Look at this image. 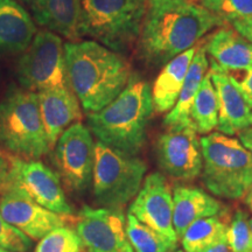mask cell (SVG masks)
<instances>
[{"mask_svg":"<svg viewBox=\"0 0 252 252\" xmlns=\"http://www.w3.org/2000/svg\"><path fill=\"white\" fill-rule=\"evenodd\" d=\"M225 25L222 19L190 0H166L147 9L138 39L140 55L149 65L163 67L196 46L208 32Z\"/></svg>","mask_w":252,"mask_h":252,"instance_id":"6da1fadb","label":"cell"},{"mask_svg":"<svg viewBox=\"0 0 252 252\" xmlns=\"http://www.w3.org/2000/svg\"><path fill=\"white\" fill-rule=\"evenodd\" d=\"M65 68L70 89L87 112H97L127 86L132 70L121 53L94 40L64 45Z\"/></svg>","mask_w":252,"mask_h":252,"instance_id":"7a4b0ae2","label":"cell"},{"mask_svg":"<svg viewBox=\"0 0 252 252\" xmlns=\"http://www.w3.org/2000/svg\"><path fill=\"white\" fill-rule=\"evenodd\" d=\"M153 111L152 88L139 75L132 74L111 103L88 115V128L100 143L135 156L146 143Z\"/></svg>","mask_w":252,"mask_h":252,"instance_id":"3957f363","label":"cell"},{"mask_svg":"<svg viewBox=\"0 0 252 252\" xmlns=\"http://www.w3.org/2000/svg\"><path fill=\"white\" fill-rule=\"evenodd\" d=\"M149 5V0H82L80 36L127 52L138 42Z\"/></svg>","mask_w":252,"mask_h":252,"instance_id":"277c9868","label":"cell"},{"mask_svg":"<svg viewBox=\"0 0 252 252\" xmlns=\"http://www.w3.org/2000/svg\"><path fill=\"white\" fill-rule=\"evenodd\" d=\"M0 145L25 160L49 153L50 145L41 117L37 94L12 88L0 100Z\"/></svg>","mask_w":252,"mask_h":252,"instance_id":"5b68a950","label":"cell"},{"mask_svg":"<svg viewBox=\"0 0 252 252\" xmlns=\"http://www.w3.org/2000/svg\"><path fill=\"white\" fill-rule=\"evenodd\" d=\"M203 167L202 181L216 196L238 200L252 184V157L241 141L220 132L200 139Z\"/></svg>","mask_w":252,"mask_h":252,"instance_id":"8992f818","label":"cell"},{"mask_svg":"<svg viewBox=\"0 0 252 252\" xmlns=\"http://www.w3.org/2000/svg\"><path fill=\"white\" fill-rule=\"evenodd\" d=\"M147 166L132 154L97 141L93 174L94 196L104 208L122 209L137 196Z\"/></svg>","mask_w":252,"mask_h":252,"instance_id":"52a82bcc","label":"cell"},{"mask_svg":"<svg viewBox=\"0 0 252 252\" xmlns=\"http://www.w3.org/2000/svg\"><path fill=\"white\" fill-rule=\"evenodd\" d=\"M24 89L33 93L69 87L63 41L50 31L36 32L17 65Z\"/></svg>","mask_w":252,"mask_h":252,"instance_id":"ba28073f","label":"cell"},{"mask_svg":"<svg viewBox=\"0 0 252 252\" xmlns=\"http://www.w3.org/2000/svg\"><path fill=\"white\" fill-rule=\"evenodd\" d=\"M94 145L90 130L81 123L69 126L56 141L54 162L61 181L70 190H84L93 180Z\"/></svg>","mask_w":252,"mask_h":252,"instance_id":"9c48e42d","label":"cell"},{"mask_svg":"<svg viewBox=\"0 0 252 252\" xmlns=\"http://www.w3.org/2000/svg\"><path fill=\"white\" fill-rule=\"evenodd\" d=\"M157 157L166 174L191 181L202 173L203 159L194 123L168 127L158 138Z\"/></svg>","mask_w":252,"mask_h":252,"instance_id":"30bf717a","label":"cell"},{"mask_svg":"<svg viewBox=\"0 0 252 252\" xmlns=\"http://www.w3.org/2000/svg\"><path fill=\"white\" fill-rule=\"evenodd\" d=\"M76 232L88 252H134L122 209L84 207L76 220Z\"/></svg>","mask_w":252,"mask_h":252,"instance_id":"8fae6325","label":"cell"},{"mask_svg":"<svg viewBox=\"0 0 252 252\" xmlns=\"http://www.w3.org/2000/svg\"><path fill=\"white\" fill-rule=\"evenodd\" d=\"M173 210L174 203L171 186L165 175L154 172L144 179L128 213L169 241L178 243V236L173 226Z\"/></svg>","mask_w":252,"mask_h":252,"instance_id":"7c38bea8","label":"cell"},{"mask_svg":"<svg viewBox=\"0 0 252 252\" xmlns=\"http://www.w3.org/2000/svg\"><path fill=\"white\" fill-rule=\"evenodd\" d=\"M13 187L23 190L36 203L50 212L71 216L72 209L65 197L59 173L39 160L18 158L14 167Z\"/></svg>","mask_w":252,"mask_h":252,"instance_id":"4fadbf2b","label":"cell"},{"mask_svg":"<svg viewBox=\"0 0 252 252\" xmlns=\"http://www.w3.org/2000/svg\"><path fill=\"white\" fill-rule=\"evenodd\" d=\"M0 212L11 225L32 241H40L48 232L67 224L64 217L50 212L19 188H11L0 197Z\"/></svg>","mask_w":252,"mask_h":252,"instance_id":"5bb4252c","label":"cell"},{"mask_svg":"<svg viewBox=\"0 0 252 252\" xmlns=\"http://www.w3.org/2000/svg\"><path fill=\"white\" fill-rule=\"evenodd\" d=\"M37 97L50 149L54 150L56 141L64 130L83 118L81 103L70 87L40 91Z\"/></svg>","mask_w":252,"mask_h":252,"instance_id":"9a60e30c","label":"cell"},{"mask_svg":"<svg viewBox=\"0 0 252 252\" xmlns=\"http://www.w3.org/2000/svg\"><path fill=\"white\" fill-rule=\"evenodd\" d=\"M210 76L219 100L217 130L225 135L237 134L250 126L252 108L241 90L236 87L229 72L210 68Z\"/></svg>","mask_w":252,"mask_h":252,"instance_id":"2e32d148","label":"cell"},{"mask_svg":"<svg viewBox=\"0 0 252 252\" xmlns=\"http://www.w3.org/2000/svg\"><path fill=\"white\" fill-rule=\"evenodd\" d=\"M204 47L210 68L230 72L252 67V43L226 25L212 34Z\"/></svg>","mask_w":252,"mask_h":252,"instance_id":"e0dca14e","label":"cell"},{"mask_svg":"<svg viewBox=\"0 0 252 252\" xmlns=\"http://www.w3.org/2000/svg\"><path fill=\"white\" fill-rule=\"evenodd\" d=\"M173 226L178 239L198 220L216 216L223 212V204L203 189L176 185L173 189Z\"/></svg>","mask_w":252,"mask_h":252,"instance_id":"ac0fdd59","label":"cell"},{"mask_svg":"<svg viewBox=\"0 0 252 252\" xmlns=\"http://www.w3.org/2000/svg\"><path fill=\"white\" fill-rule=\"evenodd\" d=\"M36 34L31 15L15 0H0V55L24 53Z\"/></svg>","mask_w":252,"mask_h":252,"instance_id":"d6986e66","label":"cell"},{"mask_svg":"<svg viewBox=\"0 0 252 252\" xmlns=\"http://www.w3.org/2000/svg\"><path fill=\"white\" fill-rule=\"evenodd\" d=\"M32 11L36 23L68 39L80 37L82 0H35Z\"/></svg>","mask_w":252,"mask_h":252,"instance_id":"ffe728a7","label":"cell"},{"mask_svg":"<svg viewBox=\"0 0 252 252\" xmlns=\"http://www.w3.org/2000/svg\"><path fill=\"white\" fill-rule=\"evenodd\" d=\"M197 47L186 50L163 65L152 87L154 111L169 112L175 105Z\"/></svg>","mask_w":252,"mask_h":252,"instance_id":"44dd1931","label":"cell"},{"mask_svg":"<svg viewBox=\"0 0 252 252\" xmlns=\"http://www.w3.org/2000/svg\"><path fill=\"white\" fill-rule=\"evenodd\" d=\"M208 68H209V60H208L203 42L198 45L196 52H195L194 58L189 65L184 87H182L175 105L163 119V124L167 127L193 124L190 117L191 106H193L195 96L200 89L201 82L208 72Z\"/></svg>","mask_w":252,"mask_h":252,"instance_id":"7402d4cb","label":"cell"},{"mask_svg":"<svg viewBox=\"0 0 252 252\" xmlns=\"http://www.w3.org/2000/svg\"><path fill=\"white\" fill-rule=\"evenodd\" d=\"M190 117L201 134L212 133L219 125V100L209 71L203 77L195 96Z\"/></svg>","mask_w":252,"mask_h":252,"instance_id":"603a6c76","label":"cell"},{"mask_svg":"<svg viewBox=\"0 0 252 252\" xmlns=\"http://www.w3.org/2000/svg\"><path fill=\"white\" fill-rule=\"evenodd\" d=\"M228 222L220 213L194 222L181 237L185 252H201L225 235Z\"/></svg>","mask_w":252,"mask_h":252,"instance_id":"cb8c5ba5","label":"cell"},{"mask_svg":"<svg viewBox=\"0 0 252 252\" xmlns=\"http://www.w3.org/2000/svg\"><path fill=\"white\" fill-rule=\"evenodd\" d=\"M126 235L134 252H174L178 247L131 213L126 217Z\"/></svg>","mask_w":252,"mask_h":252,"instance_id":"d4e9b609","label":"cell"},{"mask_svg":"<svg viewBox=\"0 0 252 252\" xmlns=\"http://www.w3.org/2000/svg\"><path fill=\"white\" fill-rule=\"evenodd\" d=\"M83 244L77 232L64 225L41 238L34 252H81Z\"/></svg>","mask_w":252,"mask_h":252,"instance_id":"484cf974","label":"cell"},{"mask_svg":"<svg viewBox=\"0 0 252 252\" xmlns=\"http://www.w3.org/2000/svg\"><path fill=\"white\" fill-rule=\"evenodd\" d=\"M200 5L225 24L252 18V0H203Z\"/></svg>","mask_w":252,"mask_h":252,"instance_id":"4316f807","label":"cell"},{"mask_svg":"<svg viewBox=\"0 0 252 252\" xmlns=\"http://www.w3.org/2000/svg\"><path fill=\"white\" fill-rule=\"evenodd\" d=\"M225 235L231 252H252V232L248 214L243 210L235 213Z\"/></svg>","mask_w":252,"mask_h":252,"instance_id":"83f0119b","label":"cell"},{"mask_svg":"<svg viewBox=\"0 0 252 252\" xmlns=\"http://www.w3.org/2000/svg\"><path fill=\"white\" fill-rule=\"evenodd\" d=\"M32 239L11 225L0 212V249L8 252H28L33 248Z\"/></svg>","mask_w":252,"mask_h":252,"instance_id":"f1b7e54d","label":"cell"},{"mask_svg":"<svg viewBox=\"0 0 252 252\" xmlns=\"http://www.w3.org/2000/svg\"><path fill=\"white\" fill-rule=\"evenodd\" d=\"M18 158L5 149H0V195L13 187L14 167Z\"/></svg>","mask_w":252,"mask_h":252,"instance_id":"f546056e","label":"cell"},{"mask_svg":"<svg viewBox=\"0 0 252 252\" xmlns=\"http://www.w3.org/2000/svg\"><path fill=\"white\" fill-rule=\"evenodd\" d=\"M242 71H244V75L241 78L234 76L231 77L232 80H234L236 87L241 90V93L243 94V96L245 97V99H247L249 105L252 108V67H249Z\"/></svg>","mask_w":252,"mask_h":252,"instance_id":"4dcf8cb0","label":"cell"},{"mask_svg":"<svg viewBox=\"0 0 252 252\" xmlns=\"http://www.w3.org/2000/svg\"><path fill=\"white\" fill-rule=\"evenodd\" d=\"M237 33L241 34L244 39L250 41L252 43V18L245 19V20L234 21L230 24Z\"/></svg>","mask_w":252,"mask_h":252,"instance_id":"1f68e13d","label":"cell"},{"mask_svg":"<svg viewBox=\"0 0 252 252\" xmlns=\"http://www.w3.org/2000/svg\"><path fill=\"white\" fill-rule=\"evenodd\" d=\"M237 134H238V140L241 141V144L248 150V152L250 153L252 157V125L248 126L247 128H244V130L238 132Z\"/></svg>","mask_w":252,"mask_h":252,"instance_id":"d6a6232c","label":"cell"},{"mask_svg":"<svg viewBox=\"0 0 252 252\" xmlns=\"http://www.w3.org/2000/svg\"><path fill=\"white\" fill-rule=\"evenodd\" d=\"M201 252H231L228 243V239H226V235L220 237L219 241L210 245L202 250Z\"/></svg>","mask_w":252,"mask_h":252,"instance_id":"836d02e7","label":"cell"},{"mask_svg":"<svg viewBox=\"0 0 252 252\" xmlns=\"http://www.w3.org/2000/svg\"><path fill=\"white\" fill-rule=\"evenodd\" d=\"M244 203L248 209L252 213V184L250 185V187H249L247 193L244 195Z\"/></svg>","mask_w":252,"mask_h":252,"instance_id":"e575fe53","label":"cell"},{"mask_svg":"<svg viewBox=\"0 0 252 252\" xmlns=\"http://www.w3.org/2000/svg\"><path fill=\"white\" fill-rule=\"evenodd\" d=\"M163 1H166V0H149V7L150 6H154V5H159V4H161V2H163Z\"/></svg>","mask_w":252,"mask_h":252,"instance_id":"d590c367","label":"cell"},{"mask_svg":"<svg viewBox=\"0 0 252 252\" xmlns=\"http://www.w3.org/2000/svg\"><path fill=\"white\" fill-rule=\"evenodd\" d=\"M249 224H250V229H251V232H252V217H251V219H249Z\"/></svg>","mask_w":252,"mask_h":252,"instance_id":"8d00e7d4","label":"cell"},{"mask_svg":"<svg viewBox=\"0 0 252 252\" xmlns=\"http://www.w3.org/2000/svg\"><path fill=\"white\" fill-rule=\"evenodd\" d=\"M23 1H25V2H30V4H32V2L35 1V0H23Z\"/></svg>","mask_w":252,"mask_h":252,"instance_id":"74e56055","label":"cell"},{"mask_svg":"<svg viewBox=\"0 0 252 252\" xmlns=\"http://www.w3.org/2000/svg\"><path fill=\"white\" fill-rule=\"evenodd\" d=\"M190 1H193V2H201V1H203V0H190Z\"/></svg>","mask_w":252,"mask_h":252,"instance_id":"f35d334b","label":"cell"},{"mask_svg":"<svg viewBox=\"0 0 252 252\" xmlns=\"http://www.w3.org/2000/svg\"><path fill=\"white\" fill-rule=\"evenodd\" d=\"M250 125H252V113H251V117H250Z\"/></svg>","mask_w":252,"mask_h":252,"instance_id":"ab89813d","label":"cell"},{"mask_svg":"<svg viewBox=\"0 0 252 252\" xmlns=\"http://www.w3.org/2000/svg\"><path fill=\"white\" fill-rule=\"evenodd\" d=\"M0 252H8V251H6V250H2V249H0Z\"/></svg>","mask_w":252,"mask_h":252,"instance_id":"60d3db41","label":"cell"},{"mask_svg":"<svg viewBox=\"0 0 252 252\" xmlns=\"http://www.w3.org/2000/svg\"><path fill=\"white\" fill-rule=\"evenodd\" d=\"M174 252H185V251H181V250H178V251H176V250H175Z\"/></svg>","mask_w":252,"mask_h":252,"instance_id":"b9f144b4","label":"cell"}]
</instances>
